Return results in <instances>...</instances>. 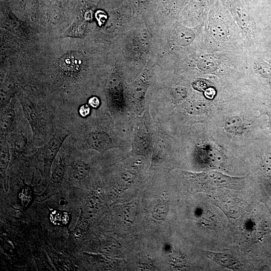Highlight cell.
<instances>
[{
    "mask_svg": "<svg viewBox=\"0 0 271 271\" xmlns=\"http://www.w3.org/2000/svg\"><path fill=\"white\" fill-rule=\"evenodd\" d=\"M82 62V56L78 52H73L64 55L59 63L61 79L69 84L79 82Z\"/></svg>",
    "mask_w": 271,
    "mask_h": 271,
    "instance_id": "obj_8",
    "label": "cell"
},
{
    "mask_svg": "<svg viewBox=\"0 0 271 271\" xmlns=\"http://www.w3.org/2000/svg\"><path fill=\"white\" fill-rule=\"evenodd\" d=\"M169 205L167 201L160 200L154 207L152 216L157 220H164L167 216Z\"/></svg>",
    "mask_w": 271,
    "mask_h": 271,
    "instance_id": "obj_12",
    "label": "cell"
},
{
    "mask_svg": "<svg viewBox=\"0 0 271 271\" xmlns=\"http://www.w3.org/2000/svg\"><path fill=\"white\" fill-rule=\"evenodd\" d=\"M264 167L267 175L271 179V157H267L265 159Z\"/></svg>",
    "mask_w": 271,
    "mask_h": 271,
    "instance_id": "obj_17",
    "label": "cell"
},
{
    "mask_svg": "<svg viewBox=\"0 0 271 271\" xmlns=\"http://www.w3.org/2000/svg\"><path fill=\"white\" fill-rule=\"evenodd\" d=\"M242 121L237 116L229 118L225 123L224 128L229 132H235L240 130L242 127Z\"/></svg>",
    "mask_w": 271,
    "mask_h": 271,
    "instance_id": "obj_13",
    "label": "cell"
},
{
    "mask_svg": "<svg viewBox=\"0 0 271 271\" xmlns=\"http://www.w3.org/2000/svg\"><path fill=\"white\" fill-rule=\"evenodd\" d=\"M7 142L12 159H20L31 155L38 148L34 144L31 126L25 118L19 126L10 133Z\"/></svg>",
    "mask_w": 271,
    "mask_h": 271,
    "instance_id": "obj_4",
    "label": "cell"
},
{
    "mask_svg": "<svg viewBox=\"0 0 271 271\" xmlns=\"http://www.w3.org/2000/svg\"><path fill=\"white\" fill-rule=\"evenodd\" d=\"M11 155L8 143L1 142V173L4 179L6 177V171L10 162Z\"/></svg>",
    "mask_w": 271,
    "mask_h": 271,
    "instance_id": "obj_11",
    "label": "cell"
},
{
    "mask_svg": "<svg viewBox=\"0 0 271 271\" xmlns=\"http://www.w3.org/2000/svg\"><path fill=\"white\" fill-rule=\"evenodd\" d=\"M210 22V30L212 36L218 40L227 38L228 32L225 23L216 18L212 19Z\"/></svg>",
    "mask_w": 271,
    "mask_h": 271,
    "instance_id": "obj_10",
    "label": "cell"
},
{
    "mask_svg": "<svg viewBox=\"0 0 271 271\" xmlns=\"http://www.w3.org/2000/svg\"><path fill=\"white\" fill-rule=\"evenodd\" d=\"M19 100L32 129L35 146H42L51 139L58 126L55 112L43 98L22 95Z\"/></svg>",
    "mask_w": 271,
    "mask_h": 271,
    "instance_id": "obj_2",
    "label": "cell"
},
{
    "mask_svg": "<svg viewBox=\"0 0 271 271\" xmlns=\"http://www.w3.org/2000/svg\"><path fill=\"white\" fill-rule=\"evenodd\" d=\"M132 143L131 155L145 157L150 155L152 138L148 109L137 120Z\"/></svg>",
    "mask_w": 271,
    "mask_h": 271,
    "instance_id": "obj_5",
    "label": "cell"
},
{
    "mask_svg": "<svg viewBox=\"0 0 271 271\" xmlns=\"http://www.w3.org/2000/svg\"><path fill=\"white\" fill-rule=\"evenodd\" d=\"M68 138L76 149L93 150L101 155L119 147L112 117L104 108L93 110L90 116L81 120Z\"/></svg>",
    "mask_w": 271,
    "mask_h": 271,
    "instance_id": "obj_1",
    "label": "cell"
},
{
    "mask_svg": "<svg viewBox=\"0 0 271 271\" xmlns=\"http://www.w3.org/2000/svg\"><path fill=\"white\" fill-rule=\"evenodd\" d=\"M205 160L209 165L212 166H216L220 164L222 162L221 155L213 149L208 150L206 151L205 156Z\"/></svg>",
    "mask_w": 271,
    "mask_h": 271,
    "instance_id": "obj_14",
    "label": "cell"
},
{
    "mask_svg": "<svg viewBox=\"0 0 271 271\" xmlns=\"http://www.w3.org/2000/svg\"><path fill=\"white\" fill-rule=\"evenodd\" d=\"M92 110H97L101 107V102L99 98L95 96L90 97L86 102Z\"/></svg>",
    "mask_w": 271,
    "mask_h": 271,
    "instance_id": "obj_16",
    "label": "cell"
},
{
    "mask_svg": "<svg viewBox=\"0 0 271 271\" xmlns=\"http://www.w3.org/2000/svg\"><path fill=\"white\" fill-rule=\"evenodd\" d=\"M202 253L223 267L232 269L239 267L238 261L228 253L202 250Z\"/></svg>",
    "mask_w": 271,
    "mask_h": 271,
    "instance_id": "obj_9",
    "label": "cell"
},
{
    "mask_svg": "<svg viewBox=\"0 0 271 271\" xmlns=\"http://www.w3.org/2000/svg\"><path fill=\"white\" fill-rule=\"evenodd\" d=\"M261 200L271 214V199L266 194H264L263 195Z\"/></svg>",
    "mask_w": 271,
    "mask_h": 271,
    "instance_id": "obj_18",
    "label": "cell"
},
{
    "mask_svg": "<svg viewBox=\"0 0 271 271\" xmlns=\"http://www.w3.org/2000/svg\"><path fill=\"white\" fill-rule=\"evenodd\" d=\"M200 66L207 71H212L216 66L215 61L211 58H205L200 61Z\"/></svg>",
    "mask_w": 271,
    "mask_h": 271,
    "instance_id": "obj_15",
    "label": "cell"
},
{
    "mask_svg": "<svg viewBox=\"0 0 271 271\" xmlns=\"http://www.w3.org/2000/svg\"><path fill=\"white\" fill-rule=\"evenodd\" d=\"M70 134V131L67 129L57 126L51 139L45 144L38 148L32 154L23 158L35 163L46 175H49L54 159Z\"/></svg>",
    "mask_w": 271,
    "mask_h": 271,
    "instance_id": "obj_3",
    "label": "cell"
},
{
    "mask_svg": "<svg viewBox=\"0 0 271 271\" xmlns=\"http://www.w3.org/2000/svg\"><path fill=\"white\" fill-rule=\"evenodd\" d=\"M1 142L7 141L9 136L25 119L20 102L12 99L5 107L1 109Z\"/></svg>",
    "mask_w": 271,
    "mask_h": 271,
    "instance_id": "obj_6",
    "label": "cell"
},
{
    "mask_svg": "<svg viewBox=\"0 0 271 271\" xmlns=\"http://www.w3.org/2000/svg\"><path fill=\"white\" fill-rule=\"evenodd\" d=\"M183 174L192 183L201 186L228 187L236 184L242 178L231 177L216 171L194 173L183 171Z\"/></svg>",
    "mask_w": 271,
    "mask_h": 271,
    "instance_id": "obj_7",
    "label": "cell"
}]
</instances>
